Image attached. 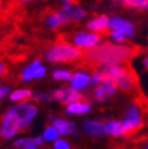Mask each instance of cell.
<instances>
[{
    "label": "cell",
    "instance_id": "23",
    "mask_svg": "<svg viewBox=\"0 0 148 149\" xmlns=\"http://www.w3.org/2000/svg\"><path fill=\"white\" fill-rule=\"evenodd\" d=\"M64 95H66V87H63V88H57V90H55V91L51 92V96H52V100L60 101V102H62V101H63Z\"/></svg>",
    "mask_w": 148,
    "mask_h": 149
},
{
    "label": "cell",
    "instance_id": "27",
    "mask_svg": "<svg viewBox=\"0 0 148 149\" xmlns=\"http://www.w3.org/2000/svg\"><path fill=\"white\" fill-rule=\"evenodd\" d=\"M102 79H103L102 72H96V73L92 74V77H91V83L95 84V85H96V84H101Z\"/></svg>",
    "mask_w": 148,
    "mask_h": 149
},
{
    "label": "cell",
    "instance_id": "26",
    "mask_svg": "<svg viewBox=\"0 0 148 149\" xmlns=\"http://www.w3.org/2000/svg\"><path fill=\"white\" fill-rule=\"evenodd\" d=\"M110 36L117 41H124L125 40V34L121 33L120 31H115V29H113V32L110 33Z\"/></svg>",
    "mask_w": 148,
    "mask_h": 149
},
{
    "label": "cell",
    "instance_id": "5",
    "mask_svg": "<svg viewBox=\"0 0 148 149\" xmlns=\"http://www.w3.org/2000/svg\"><path fill=\"white\" fill-rule=\"evenodd\" d=\"M45 74H46L45 67L41 64L39 59H35L34 62L27 65L26 68L21 72V79L26 81V83H28V81H31V80L41 79L43 77H45Z\"/></svg>",
    "mask_w": 148,
    "mask_h": 149
},
{
    "label": "cell",
    "instance_id": "34",
    "mask_svg": "<svg viewBox=\"0 0 148 149\" xmlns=\"http://www.w3.org/2000/svg\"><path fill=\"white\" fill-rule=\"evenodd\" d=\"M63 1H64V3H69V4H73V1H74V0H63Z\"/></svg>",
    "mask_w": 148,
    "mask_h": 149
},
{
    "label": "cell",
    "instance_id": "31",
    "mask_svg": "<svg viewBox=\"0 0 148 149\" xmlns=\"http://www.w3.org/2000/svg\"><path fill=\"white\" fill-rule=\"evenodd\" d=\"M5 72H6V67H5V64L0 63V77H1V75H4V74H5Z\"/></svg>",
    "mask_w": 148,
    "mask_h": 149
},
{
    "label": "cell",
    "instance_id": "21",
    "mask_svg": "<svg viewBox=\"0 0 148 149\" xmlns=\"http://www.w3.org/2000/svg\"><path fill=\"white\" fill-rule=\"evenodd\" d=\"M58 135H60V133H58L57 129L55 127L54 125H51V126H47V127L45 129L43 137L45 138L46 142H54V141H56V139H57Z\"/></svg>",
    "mask_w": 148,
    "mask_h": 149
},
{
    "label": "cell",
    "instance_id": "4",
    "mask_svg": "<svg viewBox=\"0 0 148 149\" xmlns=\"http://www.w3.org/2000/svg\"><path fill=\"white\" fill-rule=\"evenodd\" d=\"M15 109H16L17 114L20 116L22 130H26L28 126L33 123L34 118L38 114V108H36V106H34L33 103L26 102V101L20 102L17 106H15Z\"/></svg>",
    "mask_w": 148,
    "mask_h": 149
},
{
    "label": "cell",
    "instance_id": "18",
    "mask_svg": "<svg viewBox=\"0 0 148 149\" xmlns=\"http://www.w3.org/2000/svg\"><path fill=\"white\" fill-rule=\"evenodd\" d=\"M106 132L112 136H123V125L118 121H110L106 125Z\"/></svg>",
    "mask_w": 148,
    "mask_h": 149
},
{
    "label": "cell",
    "instance_id": "17",
    "mask_svg": "<svg viewBox=\"0 0 148 149\" xmlns=\"http://www.w3.org/2000/svg\"><path fill=\"white\" fill-rule=\"evenodd\" d=\"M13 146L20 149H36L38 144H36L35 139L33 138H18L13 142Z\"/></svg>",
    "mask_w": 148,
    "mask_h": 149
},
{
    "label": "cell",
    "instance_id": "14",
    "mask_svg": "<svg viewBox=\"0 0 148 149\" xmlns=\"http://www.w3.org/2000/svg\"><path fill=\"white\" fill-rule=\"evenodd\" d=\"M32 96H33V92L31 90H28V88H17V90H13L9 93V98L12 102L20 103V102L31 100Z\"/></svg>",
    "mask_w": 148,
    "mask_h": 149
},
{
    "label": "cell",
    "instance_id": "24",
    "mask_svg": "<svg viewBox=\"0 0 148 149\" xmlns=\"http://www.w3.org/2000/svg\"><path fill=\"white\" fill-rule=\"evenodd\" d=\"M32 98L35 100V101H40V102H45V101H51L52 100V96H51V93H33Z\"/></svg>",
    "mask_w": 148,
    "mask_h": 149
},
{
    "label": "cell",
    "instance_id": "22",
    "mask_svg": "<svg viewBox=\"0 0 148 149\" xmlns=\"http://www.w3.org/2000/svg\"><path fill=\"white\" fill-rule=\"evenodd\" d=\"M128 6L131 7H140V9H146L148 7V0H130L126 3Z\"/></svg>",
    "mask_w": 148,
    "mask_h": 149
},
{
    "label": "cell",
    "instance_id": "3",
    "mask_svg": "<svg viewBox=\"0 0 148 149\" xmlns=\"http://www.w3.org/2000/svg\"><path fill=\"white\" fill-rule=\"evenodd\" d=\"M22 131L21 120L15 107L7 109L0 120V138L9 141Z\"/></svg>",
    "mask_w": 148,
    "mask_h": 149
},
{
    "label": "cell",
    "instance_id": "30",
    "mask_svg": "<svg viewBox=\"0 0 148 149\" xmlns=\"http://www.w3.org/2000/svg\"><path fill=\"white\" fill-rule=\"evenodd\" d=\"M34 139H35V142H36V144H38V147L43 146L44 143H45V142H46V141H45V138H44L43 136H38V137H35Z\"/></svg>",
    "mask_w": 148,
    "mask_h": 149
},
{
    "label": "cell",
    "instance_id": "28",
    "mask_svg": "<svg viewBox=\"0 0 148 149\" xmlns=\"http://www.w3.org/2000/svg\"><path fill=\"white\" fill-rule=\"evenodd\" d=\"M95 97L97 98L98 101H105V100H106L107 96H106L105 91L102 90V87H101V86H98V87L95 90Z\"/></svg>",
    "mask_w": 148,
    "mask_h": 149
},
{
    "label": "cell",
    "instance_id": "9",
    "mask_svg": "<svg viewBox=\"0 0 148 149\" xmlns=\"http://www.w3.org/2000/svg\"><path fill=\"white\" fill-rule=\"evenodd\" d=\"M109 27L115 31H120L128 36H134L135 35V28L128 21L121 19V18H112L109 21Z\"/></svg>",
    "mask_w": 148,
    "mask_h": 149
},
{
    "label": "cell",
    "instance_id": "11",
    "mask_svg": "<svg viewBox=\"0 0 148 149\" xmlns=\"http://www.w3.org/2000/svg\"><path fill=\"white\" fill-rule=\"evenodd\" d=\"M52 125L57 129L58 133L62 136H67V135H72L75 130V125L73 123L66 121L63 119H54L52 120Z\"/></svg>",
    "mask_w": 148,
    "mask_h": 149
},
{
    "label": "cell",
    "instance_id": "19",
    "mask_svg": "<svg viewBox=\"0 0 148 149\" xmlns=\"http://www.w3.org/2000/svg\"><path fill=\"white\" fill-rule=\"evenodd\" d=\"M126 119H129V120L132 121V123H135L136 125L142 126V120H141V115H140V110L136 106H131L128 109Z\"/></svg>",
    "mask_w": 148,
    "mask_h": 149
},
{
    "label": "cell",
    "instance_id": "10",
    "mask_svg": "<svg viewBox=\"0 0 148 149\" xmlns=\"http://www.w3.org/2000/svg\"><path fill=\"white\" fill-rule=\"evenodd\" d=\"M46 24L52 28V29H56V28H60L62 24H66L68 23V18L67 16L64 15L63 11H60V12H52L51 15H49L47 18H46Z\"/></svg>",
    "mask_w": 148,
    "mask_h": 149
},
{
    "label": "cell",
    "instance_id": "37",
    "mask_svg": "<svg viewBox=\"0 0 148 149\" xmlns=\"http://www.w3.org/2000/svg\"><path fill=\"white\" fill-rule=\"evenodd\" d=\"M0 5H1V1H0Z\"/></svg>",
    "mask_w": 148,
    "mask_h": 149
},
{
    "label": "cell",
    "instance_id": "16",
    "mask_svg": "<svg viewBox=\"0 0 148 149\" xmlns=\"http://www.w3.org/2000/svg\"><path fill=\"white\" fill-rule=\"evenodd\" d=\"M84 100V97L81 96V93H79L77 91V88H73V87H66V95H64V98L61 103L63 104H68L71 102H78Z\"/></svg>",
    "mask_w": 148,
    "mask_h": 149
},
{
    "label": "cell",
    "instance_id": "35",
    "mask_svg": "<svg viewBox=\"0 0 148 149\" xmlns=\"http://www.w3.org/2000/svg\"><path fill=\"white\" fill-rule=\"evenodd\" d=\"M123 1H124V3H128V1H130V0H123Z\"/></svg>",
    "mask_w": 148,
    "mask_h": 149
},
{
    "label": "cell",
    "instance_id": "32",
    "mask_svg": "<svg viewBox=\"0 0 148 149\" xmlns=\"http://www.w3.org/2000/svg\"><path fill=\"white\" fill-rule=\"evenodd\" d=\"M145 65H146V68L148 69V56H147L146 59H145Z\"/></svg>",
    "mask_w": 148,
    "mask_h": 149
},
{
    "label": "cell",
    "instance_id": "12",
    "mask_svg": "<svg viewBox=\"0 0 148 149\" xmlns=\"http://www.w3.org/2000/svg\"><path fill=\"white\" fill-rule=\"evenodd\" d=\"M91 107L90 104L84 103V102H71L67 104V109H66V113L67 114H85L87 111H90Z\"/></svg>",
    "mask_w": 148,
    "mask_h": 149
},
{
    "label": "cell",
    "instance_id": "13",
    "mask_svg": "<svg viewBox=\"0 0 148 149\" xmlns=\"http://www.w3.org/2000/svg\"><path fill=\"white\" fill-rule=\"evenodd\" d=\"M109 27V19L107 16H98L87 23V28L94 32H105Z\"/></svg>",
    "mask_w": 148,
    "mask_h": 149
},
{
    "label": "cell",
    "instance_id": "8",
    "mask_svg": "<svg viewBox=\"0 0 148 149\" xmlns=\"http://www.w3.org/2000/svg\"><path fill=\"white\" fill-rule=\"evenodd\" d=\"M83 130L87 135L96 136V137H105L106 136V125L101 121L87 120L83 124Z\"/></svg>",
    "mask_w": 148,
    "mask_h": 149
},
{
    "label": "cell",
    "instance_id": "2",
    "mask_svg": "<svg viewBox=\"0 0 148 149\" xmlns=\"http://www.w3.org/2000/svg\"><path fill=\"white\" fill-rule=\"evenodd\" d=\"M81 57V50L69 44L60 41L51 46L45 54V58L51 63H67L73 62Z\"/></svg>",
    "mask_w": 148,
    "mask_h": 149
},
{
    "label": "cell",
    "instance_id": "20",
    "mask_svg": "<svg viewBox=\"0 0 148 149\" xmlns=\"http://www.w3.org/2000/svg\"><path fill=\"white\" fill-rule=\"evenodd\" d=\"M52 78L57 81H68L72 80L73 74L69 70H64V69H55L52 72Z\"/></svg>",
    "mask_w": 148,
    "mask_h": 149
},
{
    "label": "cell",
    "instance_id": "36",
    "mask_svg": "<svg viewBox=\"0 0 148 149\" xmlns=\"http://www.w3.org/2000/svg\"><path fill=\"white\" fill-rule=\"evenodd\" d=\"M146 148H147V149H148V143H147V146H146Z\"/></svg>",
    "mask_w": 148,
    "mask_h": 149
},
{
    "label": "cell",
    "instance_id": "7",
    "mask_svg": "<svg viewBox=\"0 0 148 149\" xmlns=\"http://www.w3.org/2000/svg\"><path fill=\"white\" fill-rule=\"evenodd\" d=\"M98 41H100V35L89 34V33H79L73 39V42L79 47H92Z\"/></svg>",
    "mask_w": 148,
    "mask_h": 149
},
{
    "label": "cell",
    "instance_id": "33",
    "mask_svg": "<svg viewBox=\"0 0 148 149\" xmlns=\"http://www.w3.org/2000/svg\"><path fill=\"white\" fill-rule=\"evenodd\" d=\"M20 1H21V3H23V4H27V3L31 1V0H20Z\"/></svg>",
    "mask_w": 148,
    "mask_h": 149
},
{
    "label": "cell",
    "instance_id": "29",
    "mask_svg": "<svg viewBox=\"0 0 148 149\" xmlns=\"http://www.w3.org/2000/svg\"><path fill=\"white\" fill-rule=\"evenodd\" d=\"M11 92L10 90V87H7V86H3L1 84H0V101H1L3 98H5L7 95H9Z\"/></svg>",
    "mask_w": 148,
    "mask_h": 149
},
{
    "label": "cell",
    "instance_id": "6",
    "mask_svg": "<svg viewBox=\"0 0 148 149\" xmlns=\"http://www.w3.org/2000/svg\"><path fill=\"white\" fill-rule=\"evenodd\" d=\"M117 86L124 92H134L137 87V79L134 72L128 69V72L117 80Z\"/></svg>",
    "mask_w": 148,
    "mask_h": 149
},
{
    "label": "cell",
    "instance_id": "1",
    "mask_svg": "<svg viewBox=\"0 0 148 149\" xmlns=\"http://www.w3.org/2000/svg\"><path fill=\"white\" fill-rule=\"evenodd\" d=\"M136 50L130 46H118L110 42H103L100 46H92L85 52L84 59L90 64L98 67L108 63H123L136 55Z\"/></svg>",
    "mask_w": 148,
    "mask_h": 149
},
{
    "label": "cell",
    "instance_id": "15",
    "mask_svg": "<svg viewBox=\"0 0 148 149\" xmlns=\"http://www.w3.org/2000/svg\"><path fill=\"white\" fill-rule=\"evenodd\" d=\"M71 81H72V87L73 88L81 90V88H84V87L87 86L89 81H90V78H89L84 73H77L75 75H73Z\"/></svg>",
    "mask_w": 148,
    "mask_h": 149
},
{
    "label": "cell",
    "instance_id": "25",
    "mask_svg": "<svg viewBox=\"0 0 148 149\" xmlns=\"http://www.w3.org/2000/svg\"><path fill=\"white\" fill-rule=\"evenodd\" d=\"M55 149H69V143L66 142L63 139H56L55 141V144H54Z\"/></svg>",
    "mask_w": 148,
    "mask_h": 149
}]
</instances>
